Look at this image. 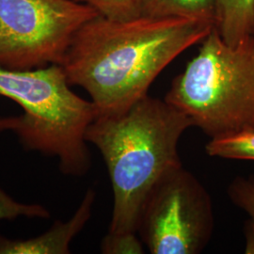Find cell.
I'll use <instances>...</instances> for the list:
<instances>
[{
    "mask_svg": "<svg viewBox=\"0 0 254 254\" xmlns=\"http://www.w3.org/2000/svg\"><path fill=\"white\" fill-rule=\"evenodd\" d=\"M213 27L190 17L97 15L75 33L61 65L70 85L88 92L96 116L116 114L148 95L164 69Z\"/></svg>",
    "mask_w": 254,
    "mask_h": 254,
    "instance_id": "1",
    "label": "cell"
},
{
    "mask_svg": "<svg viewBox=\"0 0 254 254\" xmlns=\"http://www.w3.org/2000/svg\"><path fill=\"white\" fill-rule=\"evenodd\" d=\"M190 120L149 94L116 114L96 116L86 140L107 165L113 191L109 233L136 232L146 200L166 175L183 166L178 143Z\"/></svg>",
    "mask_w": 254,
    "mask_h": 254,
    "instance_id": "2",
    "label": "cell"
},
{
    "mask_svg": "<svg viewBox=\"0 0 254 254\" xmlns=\"http://www.w3.org/2000/svg\"><path fill=\"white\" fill-rule=\"evenodd\" d=\"M0 96L24 110L15 131L27 151L58 158L65 175L80 177L91 169L86 132L96 117L91 101L71 90L64 67L51 64L31 70L0 66Z\"/></svg>",
    "mask_w": 254,
    "mask_h": 254,
    "instance_id": "3",
    "label": "cell"
},
{
    "mask_svg": "<svg viewBox=\"0 0 254 254\" xmlns=\"http://www.w3.org/2000/svg\"><path fill=\"white\" fill-rule=\"evenodd\" d=\"M165 100L212 138L254 130V37L230 46L215 27Z\"/></svg>",
    "mask_w": 254,
    "mask_h": 254,
    "instance_id": "4",
    "label": "cell"
},
{
    "mask_svg": "<svg viewBox=\"0 0 254 254\" xmlns=\"http://www.w3.org/2000/svg\"><path fill=\"white\" fill-rule=\"evenodd\" d=\"M97 15L75 0H0V66L61 65L75 33Z\"/></svg>",
    "mask_w": 254,
    "mask_h": 254,
    "instance_id": "5",
    "label": "cell"
},
{
    "mask_svg": "<svg viewBox=\"0 0 254 254\" xmlns=\"http://www.w3.org/2000/svg\"><path fill=\"white\" fill-rule=\"evenodd\" d=\"M213 230L211 197L182 166L166 175L146 200L137 234L150 254H199Z\"/></svg>",
    "mask_w": 254,
    "mask_h": 254,
    "instance_id": "6",
    "label": "cell"
},
{
    "mask_svg": "<svg viewBox=\"0 0 254 254\" xmlns=\"http://www.w3.org/2000/svg\"><path fill=\"white\" fill-rule=\"evenodd\" d=\"M95 192L88 190L79 207L68 221H56L42 236L27 240L0 236V254H68L70 244L91 218Z\"/></svg>",
    "mask_w": 254,
    "mask_h": 254,
    "instance_id": "7",
    "label": "cell"
},
{
    "mask_svg": "<svg viewBox=\"0 0 254 254\" xmlns=\"http://www.w3.org/2000/svg\"><path fill=\"white\" fill-rule=\"evenodd\" d=\"M214 27L230 46L254 37V0H215Z\"/></svg>",
    "mask_w": 254,
    "mask_h": 254,
    "instance_id": "8",
    "label": "cell"
},
{
    "mask_svg": "<svg viewBox=\"0 0 254 254\" xmlns=\"http://www.w3.org/2000/svg\"><path fill=\"white\" fill-rule=\"evenodd\" d=\"M137 8L140 16L203 19L215 26V0H137Z\"/></svg>",
    "mask_w": 254,
    "mask_h": 254,
    "instance_id": "9",
    "label": "cell"
},
{
    "mask_svg": "<svg viewBox=\"0 0 254 254\" xmlns=\"http://www.w3.org/2000/svg\"><path fill=\"white\" fill-rule=\"evenodd\" d=\"M205 152L213 157L254 161V130L212 138Z\"/></svg>",
    "mask_w": 254,
    "mask_h": 254,
    "instance_id": "10",
    "label": "cell"
},
{
    "mask_svg": "<svg viewBox=\"0 0 254 254\" xmlns=\"http://www.w3.org/2000/svg\"><path fill=\"white\" fill-rule=\"evenodd\" d=\"M95 9L106 18L125 21L136 18L139 15L137 0H75Z\"/></svg>",
    "mask_w": 254,
    "mask_h": 254,
    "instance_id": "11",
    "label": "cell"
},
{
    "mask_svg": "<svg viewBox=\"0 0 254 254\" xmlns=\"http://www.w3.org/2000/svg\"><path fill=\"white\" fill-rule=\"evenodd\" d=\"M105 254H143L144 244L136 232L108 233L101 242Z\"/></svg>",
    "mask_w": 254,
    "mask_h": 254,
    "instance_id": "12",
    "label": "cell"
},
{
    "mask_svg": "<svg viewBox=\"0 0 254 254\" xmlns=\"http://www.w3.org/2000/svg\"><path fill=\"white\" fill-rule=\"evenodd\" d=\"M19 217L49 218L50 212L41 204L18 202L0 188V220H14Z\"/></svg>",
    "mask_w": 254,
    "mask_h": 254,
    "instance_id": "13",
    "label": "cell"
},
{
    "mask_svg": "<svg viewBox=\"0 0 254 254\" xmlns=\"http://www.w3.org/2000/svg\"><path fill=\"white\" fill-rule=\"evenodd\" d=\"M227 193L233 203L254 221V176L236 177L229 185Z\"/></svg>",
    "mask_w": 254,
    "mask_h": 254,
    "instance_id": "14",
    "label": "cell"
},
{
    "mask_svg": "<svg viewBox=\"0 0 254 254\" xmlns=\"http://www.w3.org/2000/svg\"><path fill=\"white\" fill-rule=\"evenodd\" d=\"M246 254H254V221L251 218L245 224Z\"/></svg>",
    "mask_w": 254,
    "mask_h": 254,
    "instance_id": "15",
    "label": "cell"
},
{
    "mask_svg": "<svg viewBox=\"0 0 254 254\" xmlns=\"http://www.w3.org/2000/svg\"><path fill=\"white\" fill-rule=\"evenodd\" d=\"M20 127V116L0 117V132L13 131L15 132Z\"/></svg>",
    "mask_w": 254,
    "mask_h": 254,
    "instance_id": "16",
    "label": "cell"
}]
</instances>
